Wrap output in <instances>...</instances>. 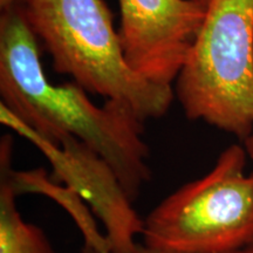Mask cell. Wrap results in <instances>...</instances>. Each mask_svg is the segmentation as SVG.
Returning a JSON list of instances; mask_svg holds the SVG:
<instances>
[{
	"label": "cell",
	"instance_id": "1",
	"mask_svg": "<svg viewBox=\"0 0 253 253\" xmlns=\"http://www.w3.org/2000/svg\"><path fill=\"white\" fill-rule=\"evenodd\" d=\"M38 38L20 5L0 18L1 104L45 140L58 144L72 135L113 168L126 196L135 202L150 179L144 121L128 104L107 100L97 107L77 82L50 84L43 73Z\"/></svg>",
	"mask_w": 253,
	"mask_h": 253
},
{
	"label": "cell",
	"instance_id": "2",
	"mask_svg": "<svg viewBox=\"0 0 253 253\" xmlns=\"http://www.w3.org/2000/svg\"><path fill=\"white\" fill-rule=\"evenodd\" d=\"M20 6L56 72L88 93L128 104L144 122L168 113L173 88L154 84L129 66L103 0H26Z\"/></svg>",
	"mask_w": 253,
	"mask_h": 253
},
{
	"label": "cell",
	"instance_id": "3",
	"mask_svg": "<svg viewBox=\"0 0 253 253\" xmlns=\"http://www.w3.org/2000/svg\"><path fill=\"white\" fill-rule=\"evenodd\" d=\"M175 82L189 120L243 142L253 134V0H210Z\"/></svg>",
	"mask_w": 253,
	"mask_h": 253
},
{
	"label": "cell",
	"instance_id": "4",
	"mask_svg": "<svg viewBox=\"0 0 253 253\" xmlns=\"http://www.w3.org/2000/svg\"><path fill=\"white\" fill-rule=\"evenodd\" d=\"M248 153L227 147L207 175L182 185L143 219L145 248L161 253H226L253 244V172Z\"/></svg>",
	"mask_w": 253,
	"mask_h": 253
},
{
	"label": "cell",
	"instance_id": "5",
	"mask_svg": "<svg viewBox=\"0 0 253 253\" xmlns=\"http://www.w3.org/2000/svg\"><path fill=\"white\" fill-rule=\"evenodd\" d=\"M0 121L14 129L47 157L50 178L74 190L99 217L113 253H137L136 236L142 235L143 219L138 216L113 168L102 156L72 135L58 144L45 140L0 104Z\"/></svg>",
	"mask_w": 253,
	"mask_h": 253
},
{
	"label": "cell",
	"instance_id": "6",
	"mask_svg": "<svg viewBox=\"0 0 253 253\" xmlns=\"http://www.w3.org/2000/svg\"><path fill=\"white\" fill-rule=\"evenodd\" d=\"M126 62L161 86H171L188 58L207 9L194 0H119Z\"/></svg>",
	"mask_w": 253,
	"mask_h": 253
},
{
	"label": "cell",
	"instance_id": "7",
	"mask_svg": "<svg viewBox=\"0 0 253 253\" xmlns=\"http://www.w3.org/2000/svg\"><path fill=\"white\" fill-rule=\"evenodd\" d=\"M13 155L9 135L0 140V253H55L42 229L27 223L19 213L7 175L8 161Z\"/></svg>",
	"mask_w": 253,
	"mask_h": 253
},
{
	"label": "cell",
	"instance_id": "8",
	"mask_svg": "<svg viewBox=\"0 0 253 253\" xmlns=\"http://www.w3.org/2000/svg\"><path fill=\"white\" fill-rule=\"evenodd\" d=\"M7 175L12 188L17 196L27 192H39L55 199L71 213L80 227L84 238L86 253H113L106 236L101 235L88 209L74 190L68 186H58L52 178H48L43 168L28 171H18L12 168V158L7 164Z\"/></svg>",
	"mask_w": 253,
	"mask_h": 253
},
{
	"label": "cell",
	"instance_id": "9",
	"mask_svg": "<svg viewBox=\"0 0 253 253\" xmlns=\"http://www.w3.org/2000/svg\"><path fill=\"white\" fill-rule=\"evenodd\" d=\"M24 1L26 0H0V7H1V11H5L15 5H21Z\"/></svg>",
	"mask_w": 253,
	"mask_h": 253
},
{
	"label": "cell",
	"instance_id": "10",
	"mask_svg": "<svg viewBox=\"0 0 253 253\" xmlns=\"http://www.w3.org/2000/svg\"><path fill=\"white\" fill-rule=\"evenodd\" d=\"M244 148L248 153V156L253 161V134L244 141Z\"/></svg>",
	"mask_w": 253,
	"mask_h": 253
},
{
	"label": "cell",
	"instance_id": "11",
	"mask_svg": "<svg viewBox=\"0 0 253 253\" xmlns=\"http://www.w3.org/2000/svg\"><path fill=\"white\" fill-rule=\"evenodd\" d=\"M226 253H253V244L248 246V248L237 250V251H231V252H226Z\"/></svg>",
	"mask_w": 253,
	"mask_h": 253
},
{
	"label": "cell",
	"instance_id": "12",
	"mask_svg": "<svg viewBox=\"0 0 253 253\" xmlns=\"http://www.w3.org/2000/svg\"><path fill=\"white\" fill-rule=\"evenodd\" d=\"M137 253H161V252H157L155 251V250H151L149 248H145L144 245H138Z\"/></svg>",
	"mask_w": 253,
	"mask_h": 253
},
{
	"label": "cell",
	"instance_id": "13",
	"mask_svg": "<svg viewBox=\"0 0 253 253\" xmlns=\"http://www.w3.org/2000/svg\"><path fill=\"white\" fill-rule=\"evenodd\" d=\"M194 1L197 2V4H199L202 6V7H204L205 9H207L209 2H210V0H194Z\"/></svg>",
	"mask_w": 253,
	"mask_h": 253
}]
</instances>
